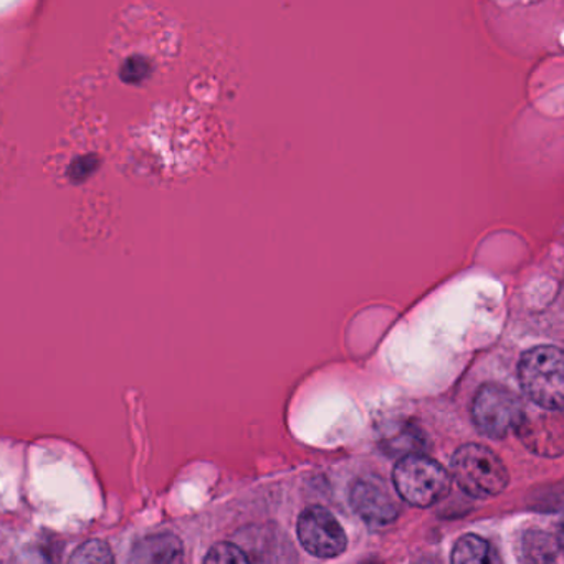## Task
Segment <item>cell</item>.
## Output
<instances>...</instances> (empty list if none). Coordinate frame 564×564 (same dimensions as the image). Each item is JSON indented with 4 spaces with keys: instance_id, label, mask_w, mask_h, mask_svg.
Returning a JSON list of instances; mask_svg holds the SVG:
<instances>
[{
    "instance_id": "obj_13",
    "label": "cell",
    "mask_w": 564,
    "mask_h": 564,
    "mask_svg": "<svg viewBox=\"0 0 564 564\" xmlns=\"http://www.w3.org/2000/svg\"><path fill=\"white\" fill-rule=\"evenodd\" d=\"M494 4L501 6V8H513V6H527L536 0H490Z\"/></svg>"
},
{
    "instance_id": "obj_11",
    "label": "cell",
    "mask_w": 564,
    "mask_h": 564,
    "mask_svg": "<svg viewBox=\"0 0 564 564\" xmlns=\"http://www.w3.org/2000/svg\"><path fill=\"white\" fill-rule=\"evenodd\" d=\"M204 563L210 564H237L250 563V557L243 553L242 547L237 544L223 541V543L214 544L209 553L204 557Z\"/></svg>"
},
{
    "instance_id": "obj_2",
    "label": "cell",
    "mask_w": 564,
    "mask_h": 564,
    "mask_svg": "<svg viewBox=\"0 0 564 564\" xmlns=\"http://www.w3.org/2000/svg\"><path fill=\"white\" fill-rule=\"evenodd\" d=\"M392 481L405 503L427 508L447 497L452 477L444 465L434 458L412 454L405 455L395 464Z\"/></svg>"
},
{
    "instance_id": "obj_4",
    "label": "cell",
    "mask_w": 564,
    "mask_h": 564,
    "mask_svg": "<svg viewBox=\"0 0 564 564\" xmlns=\"http://www.w3.org/2000/svg\"><path fill=\"white\" fill-rule=\"evenodd\" d=\"M471 419L481 434L501 438L524 421V408L514 392L497 382L481 386L471 402Z\"/></svg>"
},
{
    "instance_id": "obj_5",
    "label": "cell",
    "mask_w": 564,
    "mask_h": 564,
    "mask_svg": "<svg viewBox=\"0 0 564 564\" xmlns=\"http://www.w3.org/2000/svg\"><path fill=\"white\" fill-rule=\"evenodd\" d=\"M296 533L303 550L319 560L339 556L348 546L341 523L332 511L323 507L306 508L300 514Z\"/></svg>"
},
{
    "instance_id": "obj_1",
    "label": "cell",
    "mask_w": 564,
    "mask_h": 564,
    "mask_svg": "<svg viewBox=\"0 0 564 564\" xmlns=\"http://www.w3.org/2000/svg\"><path fill=\"white\" fill-rule=\"evenodd\" d=\"M521 389L533 404L561 412L564 404V358L556 346H536L518 366Z\"/></svg>"
},
{
    "instance_id": "obj_8",
    "label": "cell",
    "mask_w": 564,
    "mask_h": 564,
    "mask_svg": "<svg viewBox=\"0 0 564 564\" xmlns=\"http://www.w3.org/2000/svg\"><path fill=\"white\" fill-rule=\"evenodd\" d=\"M495 560L497 557L494 556L490 543L477 534H465L452 551V561L458 564H485L494 563Z\"/></svg>"
},
{
    "instance_id": "obj_7",
    "label": "cell",
    "mask_w": 564,
    "mask_h": 564,
    "mask_svg": "<svg viewBox=\"0 0 564 564\" xmlns=\"http://www.w3.org/2000/svg\"><path fill=\"white\" fill-rule=\"evenodd\" d=\"M130 563L176 564L184 561L183 541L176 534L153 533L134 541L130 551Z\"/></svg>"
},
{
    "instance_id": "obj_9",
    "label": "cell",
    "mask_w": 564,
    "mask_h": 564,
    "mask_svg": "<svg viewBox=\"0 0 564 564\" xmlns=\"http://www.w3.org/2000/svg\"><path fill=\"white\" fill-rule=\"evenodd\" d=\"M556 541L550 533L531 530L523 538V557L530 563H551L556 556Z\"/></svg>"
},
{
    "instance_id": "obj_6",
    "label": "cell",
    "mask_w": 564,
    "mask_h": 564,
    "mask_svg": "<svg viewBox=\"0 0 564 564\" xmlns=\"http://www.w3.org/2000/svg\"><path fill=\"white\" fill-rule=\"evenodd\" d=\"M352 510L369 527H389L398 520L401 507L388 485L376 477H362L349 491Z\"/></svg>"
},
{
    "instance_id": "obj_12",
    "label": "cell",
    "mask_w": 564,
    "mask_h": 564,
    "mask_svg": "<svg viewBox=\"0 0 564 564\" xmlns=\"http://www.w3.org/2000/svg\"><path fill=\"white\" fill-rule=\"evenodd\" d=\"M121 75H123L127 84H138L148 75V62L140 57L131 58L124 64Z\"/></svg>"
},
{
    "instance_id": "obj_10",
    "label": "cell",
    "mask_w": 564,
    "mask_h": 564,
    "mask_svg": "<svg viewBox=\"0 0 564 564\" xmlns=\"http://www.w3.org/2000/svg\"><path fill=\"white\" fill-rule=\"evenodd\" d=\"M74 564H111L115 563V554L110 544L100 538L85 541L70 556Z\"/></svg>"
},
{
    "instance_id": "obj_3",
    "label": "cell",
    "mask_w": 564,
    "mask_h": 564,
    "mask_svg": "<svg viewBox=\"0 0 564 564\" xmlns=\"http://www.w3.org/2000/svg\"><path fill=\"white\" fill-rule=\"evenodd\" d=\"M458 487L474 498H491L507 488L508 471L497 454L478 444H465L452 458Z\"/></svg>"
}]
</instances>
